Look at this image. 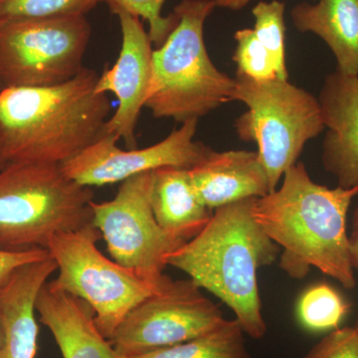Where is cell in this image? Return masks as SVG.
Instances as JSON below:
<instances>
[{"instance_id": "ac0fdd59", "label": "cell", "mask_w": 358, "mask_h": 358, "mask_svg": "<svg viewBox=\"0 0 358 358\" xmlns=\"http://www.w3.org/2000/svg\"><path fill=\"white\" fill-rule=\"evenodd\" d=\"M299 31L310 32L326 42L339 72L358 76V0L301 2L291 10Z\"/></svg>"}, {"instance_id": "d4e9b609", "label": "cell", "mask_w": 358, "mask_h": 358, "mask_svg": "<svg viewBox=\"0 0 358 358\" xmlns=\"http://www.w3.org/2000/svg\"><path fill=\"white\" fill-rule=\"evenodd\" d=\"M303 358H358L357 329L355 327L334 329Z\"/></svg>"}, {"instance_id": "30bf717a", "label": "cell", "mask_w": 358, "mask_h": 358, "mask_svg": "<svg viewBox=\"0 0 358 358\" xmlns=\"http://www.w3.org/2000/svg\"><path fill=\"white\" fill-rule=\"evenodd\" d=\"M226 320L192 279L171 278L127 315L109 341L117 357L131 358L210 334Z\"/></svg>"}, {"instance_id": "52a82bcc", "label": "cell", "mask_w": 358, "mask_h": 358, "mask_svg": "<svg viewBox=\"0 0 358 358\" xmlns=\"http://www.w3.org/2000/svg\"><path fill=\"white\" fill-rule=\"evenodd\" d=\"M100 239L102 234L93 223L54 235L47 250L59 273L56 280L48 282L89 303L96 327L110 339L127 315L162 287L157 288L103 256L96 247Z\"/></svg>"}, {"instance_id": "2e32d148", "label": "cell", "mask_w": 358, "mask_h": 358, "mask_svg": "<svg viewBox=\"0 0 358 358\" xmlns=\"http://www.w3.org/2000/svg\"><path fill=\"white\" fill-rule=\"evenodd\" d=\"M35 308L63 358H119L96 327L95 313L86 301L47 282L40 289Z\"/></svg>"}, {"instance_id": "4316f807", "label": "cell", "mask_w": 358, "mask_h": 358, "mask_svg": "<svg viewBox=\"0 0 358 358\" xmlns=\"http://www.w3.org/2000/svg\"><path fill=\"white\" fill-rule=\"evenodd\" d=\"M348 236L353 268L358 272V205L353 213L352 233Z\"/></svg>"}, {"instance_id": "9a60e30c", "label": "cell", "mask_w": 358, "mask_h": 358, "mask_svg": "<svg viewBox=\"0 0 358 358\" xmlns=\"http://www.w3.org/2000/svg\"><path fill=\"white\" fill-rule=\"evenodd\" d=\"M193 186L211 210L246 199H260L271 192L258 152L209 148L203 159L189 169Z\"/></svg>"}, {"instance_id": "1f68e13d", "label": "cell", "mask_w": 358, "mask_h": 358, "mask_svg": "<svg viewBox=\"0 0 358 358\" xmlns=\"http://www.w3.org/2000/svg\"><path fill=\"white\" fill-rule=\"evenodd\" d=\"M2 88H3V87H2V85L0 84V89H2Z\"/></svg>"}, {"instance_id": "5b68a950", "label": "cell", "mask_w": 358, "mask_h": 358, "mask_svg": "<svg viewBox=\"0 0 358 358\" xmlns=\"http://www.w3.org/2000/svg\"><path fill=\"white\" fill-rule=\"evenodd\" d=\"M93 199L58 164L9 162L0 171V250H47L54 235L93 223Z\"/></svg>"}, {"instance_id": "7c38bea8", "label": "cell", "mask_w": 358, "mask_h": 358, "mask_svg": "<svg viewBox=\"0 0 358 358\" xmlns=\"http://www.w3.org/2000/svg\"><path fill=\"white\" fill-rule=\"evenodd\" d=\"M110 9L120 20L122 48L115 64L99 77L95 90L98 94L110 92L119 101L117 110L106 122L103 134L122 138L128 150H134L138 115L152 83L154 49L140 17L117 7Z\"/></svg>"}, {"instance_id": "83f0119b", "label": "cell", "mask_w": 358, "mask_h": 358, "mask_svg": "<svg viewBox=\"0 0 358 358\" xmlns=\"http://www.w3.org/2000/svg\"><path fill=\"white\" fill-rule=\"evenodd\" d=\"M216 7L220 8L231 9V10H239L249 3L250 0H214Z\"/></svg>"}, {"instance_id": "6da1fadb", "label": "cell", "mask_w": 358, "mask_h": 358, "mask_svg": "<svg viewBox=\"0 0 358 358\" xmlns=\"http://www.w3.org/2000/svg\"><path fill=\"white\" fill-rule=\"evenodd\" d=\"M282 178L281 187L257 199L253 209L257 222L281 248L280 267L294 280L315 268L345 289L355 288L346 219L358 187L320 185L303 162Z\"/></svg>"}, {"instance_id": "277c9868", "label": "cell", "mask_w": 358, "mask_h": 358, "mask_svg": "<svg viewBox=\"0 0 358 358\" xmlns=\"http://www.w3.org/2000/svg\"><path fill=\"white\" fill-rule=\"evenodd\" d=\"M215 8L214 0H182L174 8L176 27L152 52L145 107L154 117L185 122L234 101L235 79L215 67L205 47L204 23Z\"/></svg>"}, {"instance_id": "7402d4cb", "label": "cell", "mask_w": 358, "mask_h": 358, "mask_svg": "<svg viewBox=\"0 0 358 358\" xmlns=\"http://www.w3.org/2000/svg\"><path fill=\"white\" fill-rule=\"evenodd\" d=\"M98 0H0V24L10 21L86 15Z\"/></svg>"}, {"instance_id": "8fae6325", "label": "cell", "mask_w": 358, "mask_h": 358, "mask_svg": "<svg viewBox=\"0 0 358 358\" xmlns=\"http://www.w3.org/2000/svg\"><path fill=\"white\" fill-rule=\"evenodd\" d=\"M199 119L182 122L176 131L152 147L124 150L117 138L103 134L83 152L61 164L68 178L83 186L122 182L138 174L162 167L190 169L203 159L209 148L194 141Z\"/></svg>"}, {"instance_id": "d6986e66", "label": "cell", "mask_w": 358, "mask_h": 358, "mask_svg": "<svg viewBox=\"0 0 358 358\" xmlns=\"http://www.w3.org/2000/svg\"><path fill=\"white\" fill-rule=\"evenodd\" d=\"M236 320L205 336L131 358H252Z\"/></svg>"}, {"instance_id": "484cf974", "label": "cell", "mask_w": 358, "mask_h": 358, "mask_svg": "<svg viewBox=\"0 0 358 358\" xmlns=\"http://www.w3.org/2000/svg\"><path fill=\"white\" fill-rule=\"evenodd\" d=\"M50 257L48 250L33 249L28 251H4L0 250V284L6 281L16 268L27 264L44 260Z\"/></svg>"}, {"instance_id": "8992f818", "label": "cell", "mask_w": 358, "mask_h": 358, "mask_svg": "<svg viewBox=\"0 0 358 358\" xmlns=\"http://www.w3.org/2000/svg\"><path fill=\"white\" fill-rule=\"evenodd\" d=\"M235 83L233 100L248 108L237 120L238 136L258 145L257 152L274 192L306 143L326 129L322 107L312 94L281 78L257 81L237 73Z\"/></svg>"}, {"instance_id": "5bb4252c", "label": "cell", "mask_w": 358, "mask_h": 358, "mask_svg": "<svg viewBox=\"0 0 358 358\" xmlns=\"http://www.w3.org/2000/svg\"><path fill=\"white\" fill-rule=\"evenodd\" d=\"M55 271L52 257L16 268L0 284V322L3 329L1 358H35L38 350L37 296Z\"/></svg>"}, {"instance_id": "9c48e42d", "label": "cell", "mask_w": 358, "mask_h": 358, "mask_svg": "<svg viewBox=\"0 0 358 358\" xmlns=\"http://www.w3.org/2000/svg\"><path fill=\"white\" fill-rule=\"evenodd\" d=\"M154 171L122 181L114 199L91 202L94 226L115 262L157 288L169 281L166 258L186 243L169 234L155 217L150 202Z\"/></svg>"}, {"instance_id": "3957f363", "label": "cell", "mask_w": 358, "mask_h": 358, "mask_svg": "<svg viewBox=\"0 0 358 358\" xmlns=\"http://www.w3.org/2000/svg\"><path fill=\"white\" fill-rule=\"evenodd\" d=\"M257 199L214 209L196 236L166 258V266L182 271L235 313L250 338L267 333L258 285V271L277 261L281 248L254 217Z\"/></svg>"}, {"instance_id": "f546056e", "label": "cell", "mask_w": 358, "mask_h": 358, "mask_svg": "<svg viewBox=\"0 0 358 358\" xmlns=\"http://www.w3.org/2000/svg\"><path fill=\"white\" fill-rule=\"evenodd\" d=\"M3 329H2L1 322H0V358H1L2 345H3Z\"/></svg>"}, {"instance_id": "ba28073f", "label": "cell", "mask_w": 358, "mask_h": 358, "mask_svg": "<svg viewBox=\"0 0 358 358\" xmlns=\"http://www.w3.org/2000/svg\"><path fill=\"white\" fill-rule=\"evenodd\" d=\"M91 33L84 14L0 24V84L42 87L72 79L84 69Z\"/></svg>"}, {"instance_id": "e0dca14e", "label": "cell", "mask_w": 358, "mask_h": 358, "mask_svg": "<svg viewBox=\"0 0 358 358\" xmlns=\"http://www.w3.org/2000/svg\"><path fill=\"white\" fill-rule=\"evenodd\" d=\"M150 202L160 227L185 242L203 230L213 213L197 194L189 169L179 167L154 171Z\"/></svg>"}, {"instance_id": "7a4b0ae2", "label": "cell", "mask_w": 358, "mask_h": 358, "mask_svg": "<svg viewBox=\"0 0 358 358\" xmlns=\"http://www.w3.org/2000/svg\"><path fill=\"white\" fill-rule=\"evenodd\" d=\"M99 75L84 69L63 83L0 89V134L9 162L61 164L103 134L112 110L96 93Z\"/></svg>"}, {"instance_id": "f1b7e54d", "label": "cell", "mask_w": 358, "mask_h": 358, "mask_svg": "<svg viewBox=\"0 0 358 358\" xmlns=\"http://www.w3.org/2000/svg\"><path fill=\"white\" fill-rule=\"evenodd\" d=\"M7 164H8V162H7L6 155H4L3 143H2L1 134H0V171H1Z\"/></svg>"}, {"instance_id": "4fadbf2b", "label": "cell", "mask_w": 358, "mask_h": 358, "mask_svg": "<svg viewBox=\"0 0 358 358\" xmlns=\"http://www.w3.org/2000/svg\"><path fill=\"white\" fill-rule=\"evenodd\" d=\"M327 129L322 162L343 188L358 187V76L336 70L319 98Z\"/></svg>"}, {"instance_id": "603a6c76", "label": "cell", "mask_w": 358, "mask_h": 358, "mask_svg": "<svg viewBox=\"0 0 358 358\" xmlns=\"http://www.w3.org/2000/svg\"><path fill=\"white\" fill-rule=\"evenodd\" d=\"M237 47L234 61L237 73L257 81L275 79L278 76L274 61L251 28H244L235 33Z\"/></svg>"}, {"instance_id": "ffe728a7", "label": "cell", "mask_w": 358, "mask_h": 358, "mask_svg": "<svg viewBox=\"0 0 358 358\" xmlns=\"http://www.w3.org/2000/svg\"><path fill=\"white\" fill-rule=\"evenodd\" d=\"M348 310L350 305L341 294L324 282L306 289L298 303L301 326L315 333L338 329Z\"/></svg>"}, {"instance_id": "4dcf8cb0", "label": "cell", "mask_w": 358, "mask_h": 358, "mask_svg": "<svg viewBox=\"0 0 358 358\" xmlns=\"http://www.w3.org/2000/svg\"><path fill=\"white\" fill-rule=\"evenodd\" d=\"M355 329H357V331L358 333V322H357V324H355Z\"/></svg>"}, {"instance_id": "44dd1931", "label": "cell", "mask_w": 358, "mask_h": 358, "mask_svg": "<svg viewBox=\"0 0 358 358\" xmlns=\"http://www.w3.org/2000/svg\"><path fill=\"white\" fill-rule=\"evenodd\" d=\"M254 31L274 61L278 76L288 80L285 52V3L279 0L260 1L252 9Z\"/></svg>"}, {"instance_id": "cb8c5ba5", "label": "cell", "mask_w": 358, "mask_h": 358, "mask_svg": "<svg viewBox=\"0 0 358 358\" xmlns=\"http://www.w3.org/2000/svg\"><path fill=\"white\" fill-rule=\"evenodd\" d=\"M100 1L107 2L110 7L124 9L127 13L147 20L150 24L148 36L152 43L157 47L164 44L178 23V16L174 13L167 17L162 15L166 0H98Z\"/></svg>"}]
</instances>
